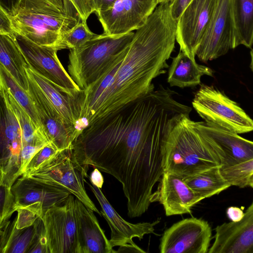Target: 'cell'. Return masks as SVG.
<instances>
[{"instance_id":"30","label":"cell","mask_w":253,"mask_h":253,"mask_svg":"<svg viewBox=\"0 0 253 253\" xmlns=\"http://www.w3.org/2000/svg\"><path fill=\"white\" fill-rule=\"evenodd\" d=\"M96 35L89 30L86 23L81 21L61 35L59 50L79 48Z\"/></svg>"},{"instance_id":"20","label":"cell","mask_w":253,"mask_h":253,"mask_svg":"<svg viewBox=\"0 0 253 253\" xmlns=\"http://www.w3.org/2000/svg\"><path fill=\"white\" fill-rule=\"evenodd\" d=\"M28 92L35 103L46 135L51 144L59 150L72 149L73 144L81 130L67 124L49 106L28 82Z\"/></svg>"},{"instance_id":"18","label":"cell","mask_w":253,"mask_h":253,"mask_svg":"<svg viewBox=\"0 0 253 253\" xmlns=\"http://www.w3.org/2000/svg\"><path fill=\"white\" fill-rule=\"evenodd\" d=\"M202 201L181 176L169 172L162 175L151 202L162 204L167 216L191 212V208Z\"/></svg>"},{"instance_id":"17","label":"cell","mask_w":253,"mask_h":253,"mask_svg":"<svg viewBox=\"0 0 253 253\" xmlns=\"http://www.w3.org/2000/svg\"><path fill=\"white\" fill-rule=\"evenodd\" d=\"M87 184L98 200L101 208V214L107 221L111 229L109 240L113 247L135 245L133 238L141 240L146 235L154 234L155 226L160 222L159 218L152 222H143L132 223L125 220L113 208L103 194L100 188L91 183Z\"/></svg>"},{"instance_id":"48","label":"cell","mask_w":253,"mask_h":253,"mask_svg":"<svg viewBox=\"0 0 253 253\" xmlns=\"http://www.w3.org/2000/svg\"><path fill=\"white\" fill-rule=\"evenodd\" d=\"M171 0H170V1H171Z\"/></svg>"},{"instance_id":"16","label":"cell","mask_w":253,"mask_h":253,"mask_svg":"<svg viewBox=\"0 0 253 253\" xmlns=\"http://www.w3.org/2000/svg\"><path fill=\"white\" fill-rule=\"evenodd\" d=\"M215 231L209 253H253V200L241 220L223 223Z\"/></svg>"},{"instance_id":"34","label":"cell","mask_w":253,"mask_h":253,"mask_svg":"<svg viewBox=\"0 0 253 253\" xmlns=\"http://www.w3.org/2000/svg\"><path fill=\"white\" fill-rule=\"evenodd\" d=\"M16 211V227L23 229L32 225L39 217H42L41 214L35 209L26 207L18 208Z\"/></svg>"},{"instance_id":"44","label":"cell","mask_w":253,"mask_h":253,"mask_svg":"<svg viewBox=\"0 0 253 253\" xmlns=\"http://www.w3.org/2000/svg\"><path fill=\"white\" fill-rule=\"evenodd\" d=\"M17 0H0V8L8 11L14 5Z\"/></svg>"},{"instance_id":"4","label":"cell","mask_w":253,"mask_h":253,"mask_svg":"<svg viewBox=\"0 0 253 253\" xmlns=\"http://www.w3.org/2000/svg\"><path fill=\"white\" fill-rule=\"evenodd\" d=\"M5 15L10 32L44 47L59 50L61 35L82 20L50 0H17Z\"/></svg>"},{"instance_id":"28","label":"cell","mask_w":253,"mask_h":253,"mask_svg":"<svg viewBox=\"0 0 253 253\" xmlns=\"http://www.w3.org/2000/svg\"><path fill=\"white\" fill-rule=\"evenodd\" d=\"M183 179L202 200L218 194L231 186L222 176L219 167L211 168Z\"/></svg>"},{"instance_id":"47","label":"cell","mask_w":253,"mask_h":253,"mask_svg":"<svg viewBox=\"0 0 253 253\" xmlns=\"http://www.w3.org/2000/svg\"><path fill=\"white\" fill-rule=\"evenodd\" d=\"M158 3L160 4L162 3H165V2L170 1V0H158Z\"/></svg>"},{"instance_id":"23","label":"cell","mask_w":253,"mask_h":253,"mask_svg":"<svg viewBox=\"0 0 253 253\" xmlns=\"http://www.w3.org/2000/svg\"><path fill=\"white\" fill-rule=\"evenodd\" d=\"M212 76L210 67L198 64L184 52L179 51L169 67L167 81L170 86L194 87L201 84L203 76Z\"/></svg>"},{"instance_id":"35","label":"cell","mask_w":253,"mask_h":253,"mask_svg":"<svg viewBox=\"0 0 253 253\" xmlns=\"http://www.w3.org/2000/svg\"><path fill=\"white\" fill-rule=\"evenodd\" d=\"M47 145H26L23 146L21 154L19 176L24 173L26 168L33 157L42 149Z\"/></svg>"},{"instance_id":"22","label":"cell","mask_w":253,"mask_h":253,"mask_svg":"<svg viewBox=\"0 0 253 253\" xmlns=\"http://www.w3.org/2000/svg\"><path fill=\"white\" fill-rule=\"evenodd\" d=\"M80 253H115L109 240L93 213L75 198Z\"/></svg>"},{"instance_id":"41","label":"cell","mask_w":253,"mask_h":253,"mask_svg":"<svg viewBox=\"0 0 253 253\" xmlns=\"http://www.w3.org/2000/svg\"><path fill=\"white\" fill-rule=\"evenodd\" d=\"M87 178L89 180L90 183L94 185L100 189L102 187L104 183V178L101 171L97 168L94 169Z\"/></svg>"},{"instance_id":"24","label":"cell","mask_w":253,"mask_h":253,"mask_svg":"<svg viewBox=\"0 0 253 253\" xmlns=\"http://www.w3.org/2000/svg\"><path fill=\"white\" fill-rule=\"evenodd\" d=\"M43 221L39 217L31 226L23 229L16 227V217L8 220L0 229V253H28L39 234Z\"/></svg>"},{"instance_id":"26","label":"cell","mask_w":253,"mask_h":253,"mask_svg":"<svg viewBox=\"0 0 253 253\" xmlns=\"http://www.w3.org/2000/svg\"><path fill=\"white\" fill-rule=\"evenodd\" d=\"M0 63L26 91L28 82L25 67L29 66L14 35L0 34Z\"/></svg>"},{"instance_id":"39","label":"cell","mask_w":253,"mask_h":253,"mask_svg":"<svg viewBox=\"0 0 253 253\" xmlns=\"http://www.w3.org/2000/svg\"><path fill=\"white\" fill-rule=\"evenodd\" d=\"M53 3L59 8L64 10L69 14L75 16L80 17L72 0H50ZM81 18V17H80Z\"/></svg>"},{"instance_id":"9","label":"cell","mask_w":253,"mask_h":253,"mask_svg":"<svg viewBox=\"0 0 253 253\" xmlns=\"http://www.w3.org/2000/svg\"><path fill=\"white\" fill-rule=\"evenodd\" d=\"M211 239V229L201 218L183 219L167 229L159 246L161 253H207Z\"/></svg>"},{"instance_id":"42","label":"cell","mask_w":253,"mask_h":253,"mask_svg":"<svg viewBox=\"0 0 253 253\" xmlns=\"http://www.w3.org/2000/svg\"><path fill=\"white\" fill-rule=\"evenodd\" d=\"M227 215L231 221L236 222L241 220L244 215L242 209L236 207H230L226 211Z\"/></svg>"},{"instance_id":"45","label":"cell","mask_w":253,"mask_h":253,"mask_svg":"<svg viewBox=\"0 0 253 253\" xmlns=\"http://www.w3.org/2000/svg\"><path fill=\"white\" fill-rule=\"evenodd\" d=\"M251 61L250 64V67L253 73V49L250 51Z\"/></svg>"},{"instance_id":"32","label":"cell","mask_w":253,"mask_h":253,"mask_svg":"<svg viewBox=\"0 0 253 253\" xmlns=\"http://www.w3.org/2000/svg\"><path fill=\"white\" fill-rule=\"evenodd\" d=\"M0 226L9 220L17 208L11 187L5 184H0Z\"/></svg>"},{"instance_id":"40","label":"cell","mask_w":253,"mask_h":253,"mask_svg":"<svg viewBox=\"0 0 253 253\" xmlns=\"http://www.w3.org/2000/svg\"><path fill=\"white\" fill-rule=\"evenodd\" d=\"M96 13L111 9L117 0H92Z\"/></svg>"},{"instance_id":"19","label":"cell","mask_w":253,"mask_h":253,"mask_svg":"<svg viewBox=\"0 0 253 253\" xmlns=\"http://www.w3.org/2000/svg\"><path fill=\"white\" fill-rule=\"evenodd\" d=\"M17 208L29 207L42 216L49 208L63 204L70 192L50 186L28 177L18 178L11 187Z\"/></svg>"},{"instance_id":"29","label":"cell","mask_w":253,"mask_h":253,"mask_svg":"<svg viewBox=\"0 0 253 253\" xmlns=\"http://www.w3.org/2000/svg\"><path fill=\"white\" fill-rule=\"evenodd\" d=\"M0 78L3 80L17 102L30 116L36 125L44 130L35 103L30 94L17 83L9 72L1 65Z\"/></svg>"},{"instance_id":"38","label":"cell","mask_w":253,"mask_h":253,"mask_svg":"<svg viewBox=\"0 0 253 253\" xmlns=\"http://www.w3.org/2000/svg\"><path fill=\"white\" fill-rule=\"evenodd\" d=\"M192 0H171L170 1L172 17L178 21L183 10Z\"/></svg>"},{"instance_id":"3","label":"cell","mask_w":253,"mask_h":253,"mask_svg":"<svg viewBox=\"0 0 253 253\" xmlns=\"http://www.w3.org/2000/svg\"><path fill=\"white\" fill-rule=\"evenodd\" d=\"M189 113L174 117L169 124L164 149V170L183 178L214 167L220 162L205 136L201 121H195Z\"/></svg>"},{"instance_id":"8","label":"cell","mask_w":253,"mask_h":253,"mask_svg":"<svg viewBox=\"0 0 253 253\" xmlns=\"http://www.w3.org/2000/svg\"><path fill=\"white\" fill-rule=\"evenodd\" d=\"M41 218L49 253H80L75 198L73 194L63 204L47 209Z\"/></svg>"},{"instance_id":"37","label":"cell","mask_w":253,"mask_h":253,"mask_svg":"<svg viewBox=\"0 0 253 253\" xmlns=\"http://www.w3.org/2000/svg\"><path fill=\"white\" fill-rule=\"evenodd\" d=\"M28 253H49L43 222L38 238L29 249Z\"/></svg>"},{"instance_id":"27","label":"cell","mask_w":253,"mask_h":253,"mask_svg":"<svg viewBox=\"0 0 253 253\" xmlns=\"http://www.w3.org/2000/svg\"><path fill=\"white\" fill-rule=\"evenodd\" d=\"M234 26V48L253 45V0H230Z\"/></svg>"},{"instance_id":"13","label":"cell","mask_w":253,"mask_h":253,"mask_svg":"<svg viewBox=\"0 0 253 253\" xmlns=\"http://www.w3.org/2000/svg\"><path fill=\"white\" fill-rule=\"evenodd\" d=\"M231 49H234V26L230 0H218L196 56L201 61L207 62L225 55Z\"/></svg>"},{"instance_id":"1","label":"cell","mask_w":253,"mask_h":253,"mask_svg":"<svg viewBox=\"0 0 253 253\" xmlns=\"http://www.w3.org/2000/svg\"><path fill=\"white\" fill-rule=\"evenodd\" d=\"M162 85L112 116L84 127L73 144L77 162L108 173L122 185L128 215L148 209L153 188L164 172V149L172 119L192 108Z\"/></svg>"},{"instance_id":"2","label":"cell","mask_w":253,"mask_h":253,"mask_svg":"<svg viewBox=\"0 0 253 253\" xmlns=\"http://www.w3.org/2000/svg\"><path fill=\"white\" fill-rule=\"evenodd\" d=\"M177 22L169 1L159 4L134 32L127 52L85 122L89 126L116 113L155 89L154 79L166 73L175 48Z\"/></svg>"},{"instance_id":"46","label":"cell","mask_w":253,"mask_h":253,"mask_svg":"<svg viewBox=\"0 0 253 253\" xmlns=\"http://www.w3.org/2000/svg\"><path fill=\"white\" fill-rule=\"evenodd\" d=\"M248 186L253 188V173H252L249 178Z\"/></svg>"},{"instance_id":"36","label":"cell","mask_w":253,"mask_h":253,"mask_svg":"<svg viewBox=\"0 0 253 253\" xmlns=\"http://www.w3.org/2000/svg\"><path fill=\"white\" fill-rule=\"evenodd\" d=\"M82 21L86 23L89 15L95 12L92 0H72Z\"/></svg>"},{"instance_id":"21","label":"cell","mask_w":253,"mask_h":253,"mask_svg":"<svg viewBox=\"0 0 253 253\" xmlns=\"http://www.w3.org/2000/svg\"><path fill=\"white\" fill-rule=\"evenodd\" d=\"M28 81L44 101L69 125L80 121L78 98L63 91L29 66L25 68Z\"/></svg>"},{"instance_id":"6","label":"cell","mask_w":253,"mask_h":253,"mask_svg":"<svg viewBox=\"0 0 253 253\" xmlns=\"http://www.w3.org/2000/svg\"><path fill=\"white\" fill-rule=\"evenodd\" d=\"M192 104L210 125L238 134L253 131V120L236 102L213 85H201Z\"/></svg>"},{"instance_id":"11","label":"cell","mask_w":253,"mask_h":253,"mask_svg":"<svg viewBox=\"0 0 253 253\" xmlns=\"http://www.w3.org/2000/svg\"><path fill=\"white\" fill-rule=\"evenodd\" d=\"M218 0H192L177 22L176 41L180 51L195 60L196 52L208 29Z\"/></svg>"},{"instance_id":"33","label":"cell","mask_w":253,"mask_h":253,"mask_svg":"<svg viewBox=\"0 0 253 253\" xmlns=\"http://www.w3.org/2000/svg\"><path fill=\"white\" fill-rule=\"evenodd\" d=\"M59 150L49 144L40 150L32 158L28 165L23 175L21 177H26L29 173L37 169L46 160L55 155Z\"/></svg>"},{"instance_id":"7","label":"cell","mask_w":253,"mask_h":253,"mask_svg":"<svg viewBox=\"0 0 253 253\" xmlns=\"http://www.w3.org/2000/svg\"><path fill=\"white\" fill-rule=\"evenodd\" d=\"M88 176L87 171L77 162L70 149L59 150L23 177L67 190L88 209L101 215L85 191L84 178Z\"/></svg>"},{"instance_id":"5","label":"cell","mask_w":253,"mask_h":253,"mask_svg":"<svg viewBox=\"0 0 253 253\" xmlns=\"http://www.w3.org/2000/svg\"><path fill=\"white\" fill-rule=\"evenodd\" d=\"M134 34H96L80 47L70 49L68 73L81 90L94 82L112 61L129 46Z\"/></svg>"},{"instance_id":"31","label":"cell","mask_w":253,"mask_h":253,"mask_svg":"<svg viewBox=\"0 0 253 253\" xmlns=\"http://www.w3.org/2000/svg\"><path fill=\"white\" fill-rule=\"evenodd\" d=\"M223 177L231 186H248V180L253 173V159L224 169H220Z\"/></svg>"},{"instance_id":"15","label":"cell","mask_w":253,"mask_h":253,"mask_svg":"<svg viewBox=\"0 0 253 253\" xmlns=\"http://www.w3.org/2000/svg\"><path fill=\"white\" fill-rule=\"evenodd\" d=\"M0 171L2 177L16 180L19 177L23 147L22 130L12 112L1 101Z\"/></svg>"},{"instance_id":"43","label":"cell","mask_w":253,"mask_h":253,"mask_svg":"<svg viewBox=\"0 0 253 253\" xmlns=\"http://www.w3.org/2000/svg\"><path fill=\"white\" fill-rule=\"evenodd\" d=\"M116 253H145L146 252L137 246L136 245H127L119 247Z\"/></svg>"},{"instance_id":"12","label":"cell","mask_w":253,"mask_h":253,"mask_svg":"<svg viewBox=\"0 0 253 253\" xmlns=\"http://www.w3.org/2000/svg\"><path fill=\"white\" fill-rule=\"evenodd\" d=\"M158 4V0H117L111 9L96 14L104 33L121 35L141 27Z\"/></svg>"},{"instance_id":"10","label":"cell","mask_w":253,"mask_h":253,"mask_svg":"<svg viewBox=\"0 0 253 253\" xmlns=\"http://www.w3.org/2000/svg\"><path fill=\"white\" fill-rule=\"evenodd\" d=\"M13 34L30 66L63 91L78 97L82 90L65 69L57 56L56 50L38 45Z\"/></svg>"},{"instance_id":"25","label":"cell","mask_w":253,"mask_h":253,"mask_svg":"<svg viewBox=\"0 0 253 253\" xmlns=\"http://www.w3.org/2000/svg\"><path fill=\"white\" fill-rule=\"evenodd\" d=\"M0 94L1 101L12 112L20 125L23 146L26 145L49 144L50 143L44 131L36 125L30 116L17 102L1 78Z\"/></svg>"},{"instance_id":"14","label":"cell","mask_w":253,"mask_h":253,"mask_svg":"<svg viewBox=\"0 0 253 253\" xmlns=\"http://www.w3.org/2000/svg\"><path fill=\"white\" fill-rule=\"evenodd\" d=\"M207 140L220 162V169H226L253 159V141L239 134L201 121Z\"/></svg>"}]
</instances>
